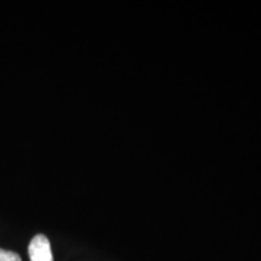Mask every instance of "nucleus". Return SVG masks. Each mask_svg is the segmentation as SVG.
I'll return each mask as SVG.
<instances>
[{
  "label": "nucleus",
  "mask_w": 261,
  "mask_h": 261,
  "mask_svg": "<svg viewBox=\"0 0 261 261\" xmlns=\"http://www.w3.org/2000/svg\"><path fill=\"white\" fill-rule=\"evenodd\" d=\"M0 261H22V259L17 253L0 248Z\"/></svg>",
  "instance_id": "obj_2"
},
{
  "label": "nucleus",
  "mask_w": 261,
  "mask_h": 261,
  "mask_svg": "<svg viewBox=\"0 0 261 261\" xmlns=\"http://www.w3.org/2000/svg\"><path fill=\"white\" fill-rule=\"evenodd\" d=\"M28 254L31 261H54L50 241L44 234L33 237L28 246Z\"/></svg>",
  "instance_id": "obj_1"
}]
</instances>
